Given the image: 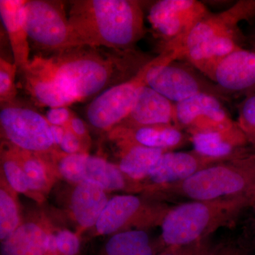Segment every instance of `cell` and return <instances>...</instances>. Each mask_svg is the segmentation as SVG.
Returning <instances> with one entry per match:
<instances>
[{
	"mask_svg": "<svg viewBox=\"0 0 255 255\" xmlns=\"http://www.w3.org/2000/svg\"><path fill=\"white\" fill-rule=\"evenodd\" d=\"M80 46L54 54L36 55L27 68L57 80L80 101L135 76L149 61L135 50Z\"/></svg>",
	"mask_w": 255,
	"mask_h": 255,
	"instance_id": "obj_1",
	"label": "cell"
},
{
	"mask_svg": "<svg viewBox=\"0 0 255 255\" xmlns=\"http://www.w3.org/2000/svg\"><path fill=\"white\" fill-rule=\"evenodd\" d=\"M69 21L80 46L127 51L145 33L140 1L75 0Z\"/></svg>",
	"mask_w": 255,
	"mask_h": 255,
	"instance_id": "obj_2",
	"label": "cell"
},
{
	"mask_svg": "<svg viewBox=\"0 0 255 255\" xmlns=\"http://www.w3.org/2000/svg\"><path fill=\"white\" fill-rule=\"evenodd\" d=\"M142 194L164 203L238 197L255 204V151L250 148L241 155L209 166L182 182L147 187Z\"/></svg>",
	"mask_w": 255,
	"mask_h": 255,
	"instance_id": "obj_3",
	"label": "cell"
},
{
	"mask_svg": "<svg viewBox=\"0 0 255 255\" xmlns=\"http://www.w3.org/2000/svg\"><path fill=\"white\" fill-rule=\"evenodd\" d=\"M255 16V0H241L228 9L199 21L172 55L184 60L210 80L218 64L242 48L239 24Z\"/></svg>",
	"mask_w": 255,
	"mask_h": 255,
	"instance_id": "obj_4",
	"label": "cell"
},
{
	"mask_svg": "<svg viewBox=\"0 0 255 255\" xmlns=\"http://www.w3.org/2000/svg\"><path fill=\"white\" fill-rule=\"evenodd\" d=\"M255 205L245 198L189 201L172 206L161 223L159 243L164 248L189 244L209 237L233 224L242 213Z\"/></svg>",
	"mask_w": 255,
	"mask_h": 255,
	"instance_id": "obj_5",
	"label": "cell"
},
{
	"mask_svg": "<svg viewBox=\"0 0 255 255\" xmlns=\"http://www.w3.org/2000/svg\"><path fill=\"white\" fill-rule=\"evenodd\" d=\"M24 18L28 39L36 49L52 55L80 46L61 1H26Z\"/></svg>",
	"mask_w": 255,
	"mask_h": 255,
	"instance_id": "obj_6",
	"label": "cell"
},
{
	"mask_svg": "<svg viewBox=\"0 0 255 255\" xmlns=\"http://www.w3.org/2000/svg\"><path fill=\"white\" fill-rule=\"evenodd\" d=\"M171 206L143 194L110 198L96 223L93 236H112L122 231L160 226Z\"/></svg>",
	"mask_w": 255,
	"mask_h": 255,
	"instance_id": "obj_7",
	"label": "cell"
},
{
	"mask_svg": "<svg viewBox=\"0 0 255 255\" xmlns=\"http://www.w3.org/2000/svg\"><path fill=\"white\" fill-rule=\"evenodd\" d=\"M177 61L164 53L151 60L146 85L175 104L202 93L228 100L214 82L208 81L194 67Z\"/></svg>",
	"mask_w": 255,
	"mask_h": 255,
	"instance_id": "obj_8",
	"label": "cell"
},
{
	"mask_svg": "<svg viewBox=\"0 0 255 255\" xmlns=\"http://www.w3.org/2000/svg\"><path fill=\"white\" fill-rule=\"evenodd\" d=\"M0 126L4 141L10 145L38 155L58 153L50 124L33 109L14 102L1 106Z\"/></svg>",
	"mask_w": 255,
	"mask_h": 255,
	"instance_id": "obj_9",
	"label": "cell"
},
{
	"mask_svg": "<svg viewBox=\"0 0 255 255\" xmlns=\"http://www.w3.org/2000/svg\"><path fill=\"white\" fill-rule=\"evenodd\" d=\"M196 0H159L149 10L148 20L162 41L161 53L177 51L194 26L209 14Z\"/></svg>",
	"mask_w": 255,
	"mask_h": 255,
	"instance_id": "obj_10",
	"label": "cell"
},
{
	"mask_svg": "<svg viewBox=\"0 0 255 255\" xmlns=\"http://www.w3.org/2000/svg\"><path fill=\"white\" fill-rule=\"evenodd\" d=\"M174 126L189 135L200 132H219L244 135L216 96L202 93L175 104Z\"/></svg>",
	"mask_w": 255,
	"mask_h": 255,
	"instance_id": "obj_11",
	"label": "cell"
},
{
	"mask_svg": "<svg viewBox=\"0 0 255 255\" xmlns=\"http://www.w3.org/2000/svg\"><path fill=\"white\" fill-rule=\"evenodd\" d=\"M150 60L135 76L106 89L88 105L86 116L92 127L110 132L127 119L140 88L146 85V74L150 68Z\"/></svg>",
	"mask_w": 255,
	"mask_h": 255,
	"instance_id": "obj_12",
	"label": "cell"
},
{
	"mask_svg": "<svg viewBox=\"0 0 255 255\" xmlns=\"http://www.w3.org/2000/svg\"><path fill=\"white\" fill-rule=\"evenodd\" d=\"M211 81L228 100L255 94V50L241 48L228 55L215 68Z\"/></svg>",
	"mask_w": 255,
	"mask_h": 255,
	"instance_id": "obj_13",
	"label": "cell"
},
{
	"mask_svg": "<svg viewBox=\"0 0 255 255\" xmlns=\"http://www.w3.org/2000/svg\"><path fill=\"white\" fill-rule=\"evenodd\" d=\"M225 159H227L207 157L194 150L188 152L167 151L151 169L143 184L146 188L182 182L199 171Z\"/></svg>",
	"mask_w": 255,
	"mask_h": 255,
	"instance_id": "obj_14",
	"label": "cell"
},
{
	"mask_svg": "<svg viewBox=\"0 0 255 255\" xmlns=\"http://www.w3.org/2000/svg\"><path fill=\"white\" fill-rule=\"evenodd\" d=\"M110 132V140L119 147L140 145L172 150L190 140V135L174 125L126 127L117 126Z\"/></svg>",
	"mask_w": 255,
	"mask_h": 255,
	"instance_id": "obj_15",
	"label": "cell"
},
{
	"mask_svg": "<svg viewBox=\"0 0 255 255\" xmlns=\"http://www.w3.org/2000/svg\"><path fill=\"white\" fill-rule=\"evenodd\" d=\"M107 191L98 183L84 180L74 187L68 201V214L80 236L95 227L110 200Z\"/></svg>",
	"mask_w": 255,
	"mask_h": 255,
	"instance_id": "obj_16",
	"label": "cell"
},
{
	"mask_svg": "<svg viewBox=\"0 0 255 255\" xmlns=\"http://www.w3.org/2000/svg\"><path fill=\"white\" fill-rule=\"evenodd\" d=\"M174 114L175 103L145 85L140 88L131 112L118 126L174 125Z\"/></svg>",
	"mask_w": 255,
	"mask_h": 255,
	"instance_id": "obj_17",
	"label": "cell"
},
{
	"mask_svg": "<svg viewBox=\"0 0 255 255\" xmlns=\"http://www.w3.org/2000/svg\"><path fill=\"white\" fill-rule=\"evenodd\" d=\"M1 146L21 166L27 179L30 190L34 196V201L38 204L43 203L58 175L55 162H52L48 159V155H38L21 150L5 141L1 143Z\"/></svg>",
	"mask_w": 255,
	"mask_h": 255,
	"instance_id": "obj_18",
	"label": "cell"
},
{
	"mask_svg": "<svg viewBox=\"0 0 255 255\" xmlns=\"http://www.w3.org/2000/svg\"><path fill=\"white\" fill-rule=\"evenodd\" d=\"M54 228L46 216L23 221L9 237L1 241V255H45L48 234Z\"/></svg>",
	"mask_w": 255,
	"mask_h": 255,
	"instance_id": "obj_19",
	"label": "cell"
},
{
	"mask_svg": "<svg viewBox=\"0 0 255 255\" xmlns=\"http://www.w3.org/2000/svg\"><path fill=\"white\" fill-rule=\"evenodd\" d=\"M26 0H1L0 15L9 38L14 63L21 73L29 65L30 42L25 24Z\"/></svg>",
	"mask_w": 255,
	"mask_h": 255,
	"instance_id": "obj_20",
	"label": "cell"
},
{
	"mask_svg": "<svg viewBox=\"0 0 255 255\" xmlns=\"http://www.w3.org/2000/svg\"><path fill=\"white\" fill-rule=\"evenodd\" d=\"M22 75L23 88L38 105L51 108L67 107L81 102L51 77L26 68Z\"/></svg>",
	"mask_w": 255,
	"mask_h": 255,
	"instance_id": "obj_21",
	"label": "cell"
},
{
	"mask_svg": "<svg viewBox=\"0 0 255 255\" xmlns=\"http://www.w3.org/2000/svg\"><path fill=\"white\" fill-rule=\"evenodd\" d=\"M189 135L194 150L212 158H233L251 148L244 135H232L219 132H200Z\"/></svg>",
	"mask_w": 255,
	"mask_h": 255,
	"instance_id": "obj_22",
	"label": "cell"
},
{
	"mask_svg": "<svg viewBox=\"0 0 255 255\" xmlns=\"http://www.w3.org/2000/svg\"><path fill=\"white\" fill-rule=\"evenodd\" d=\"M100 184L108 191H125L142 193L143 183L129 179L121 171L118 164L111 163L102 157L89 155L87 162L86 179Z\"/></svg>",
	"mask_w": 255,
	"mask_h": 255,
	"instance_id": "obj_23",
	"label": "cell"
},
{
	"mask_svg": "<svg viewBox=\"0 0 255 255\" xmlns=\"http://www.w3.org/2000/svg\"><path fill=\"white\" fill-rule=\"evenodd\" d=\"M119 151L121 171L132 181L143 183L159 157L169 150L130 145L119 147Z\"/></svg>",
	"mask_w": 255,
	"mask_h": 255,
	"instance_id": "obj_24",
	"label": "cell"
},
{
	"mask_svg": "<svg viewBox=\"0 0 255 255\" xmlns=\"http://www.w3.org/2000/svg\"><path fill=\"white\" fill-rule=\"evenodd\" d=\"M0 184V240L1 242L14 233L23 221L18 193L10 187L1 174Z\"/></svg>",
	"mask_w": 255,
	"mask_h": 255,
	"instance_id": "obj_25",
	"label": "cell"
},
{
	"mask_svg": "<svg viewBox=\"0 0 255 255\" xmlns=\"http://www.w3.org/2000/svg\"><path fill=\"white\" fill-rule=\"evenodd\" d=\"M148 233L144 230H130L112 235L99 255H134L150 244Z\"/></svg>",
	"mask_w": 255,
	"mask_h": 255,
	"instance_id": "obj_26",
	"label": "cell"
},
{
	"mask_svg": "<svg viewBox=\"0 0 255 255\" xmlns=\"http://www.w3.org/2000/svg\"><path fill=\"white\" fill-rule=\"evenodd\" d=\"M88 156L86 152L73 155L58 152L55 155L54 162L58 175L74 185L83 182L86 179Z\"/></svg>",
	"mask_w": 255,
	"mask_h": 255,
	"instance_id": "obj_27",
	"label": "cell"
},
{
	"mask_svg": "<svg viewBox=\"0 0 255 255\" xmlns=\"http://www.w3.org/2000/svg\"><path fill=\"white\" fill-rule=\"evenodd\" d=\"M1 150V174L16 193L24 194L34 200V196L30 190L27 179L21 166L2 146Z\"/></svg>",
	"mask_w": 255,
	"mask_h": 255,
	"instance_id": "obj_28",
	"label": "cell"
},
{
	"mask_svg": "<svg viewBox=\"0 0 255 255\" xmlns=\"http://www.w3.org/2000/svg\"><path fill=\"white\" fill-rule=\"evenodd\" d=\"M238 127L248 145L255 151V94L247 96L238 105Z\"/></svg>",
	"mask_w": 255,
	"mask_h": 255,
	"instance_id": "obj_29",
	"label": "cell"
},
{
	"mask_svg": "<svg viewBox=\"0 0 255 255\" xmlns=\"http://www.w3.org/2000/svg\"><path fill=\"white\" fill-rule=\"evenodd\" d=\"M18 72L17 67L14 63L6 60H0V101L1 105L14 103L17 94L15 77Z\"/></svg>",
	"mask_w": 255,
	"mask_h": 255,
	"instance_id": "obj_30",
	"label": "cell"
},
{
	"mask_svg": "<svg viewBox=\"0 0 255 255\" xmlns=\"http://www.w3.org/2000/svg\"><path fill=\"white\" fill-rule=\"evenodd\" d=\"M214 245L209 236L189 244L166 247L157 255H210Z\"/></svg>",
	"mask_w": 255,
	"mask_h": 255,
	"instance_id": "obj_31",
	"label": "cell"
},
{
	"mask_svg": "<svg viewBox=\"0 0 255 255\" xmlns=\"http://www.w3.org/2000/svg\"><path fill=\"white\" fill-rule=\"evenodd\" d=\"M57 248L60 255H79L81 249V240L78 233L68 229L55 231Z\"/></svg>",
	"mask_w": 255,
	"mask_h": 255,
	"instance_id": "obj_32",
	"label": "cell"
},
{
	"mask_svg": "<svg viewBox=\"0 0 255 255\" xmlns=\"http://www.w3.org/2000/svg\"><path fill=\"white\" fill-rule=\"evenodd\" d=\"M210 255H251V248L243 240H226L214 244Z\"/></svg>",
	"mask_w": 255,
	"mask_h": 255,
	"instance_id": "obj_33",
	"label": "cell"
},
{
	"mask_svg": "<svg viewBox=\"0 0 255 255\" xmlns=\"http://www.w3.org/2000/svg\"><path fill=\"white\" fill-rule=\"evenodd\" d=\"M66 131L61 143L59 145L63 153L67 155L82 153V142L81 140L68 127H65Z\"/></svg>",
	"mask_w": 255,
	"mask_h": 255,
	"instance_id": "obj_34",
	"label": "cell"
},
{
	"mask_svg": "<svg viewBox=\"0 0 255 255\" xmlns=\"http://www.w3.org/2000/svg\"><path fill=\"white\" fill-rule=\"evenodd\" d=\"M71 112L67 107L51 108L47 112L46 118L50 125L66 127L71 119Z\"/></svg>",
	"mask_w": 255,
	"mask_h": 255,
	"instance_id": "obj_35",
	"label": "cell"
},
{
	"mask_svg": "<svg viewBox=\"0 0 255 255\" xmlns=\"http://www.w3.org/2000/svg\"><path fill=\"white\" fill-rule=\"evenodd\" d=\"M81 140L87 137V131L86 126L83 121L78 117H72L68 125L67 126Z\"/></svg>",
	"mask_w": 255,
	"mask_h": 255,
	"instance_id": "obj_36",
	"label": "cell"
},
{
	"mask_svg": "<svg viewBox=\"0 0 255 255\" xmlns=\"http://www.w3.org/2000/svg\"><path fill=\"white\" fill-rule=\"evenodd\" d=\"M164 249V247L162 246L158 239L155 241L151 242L149 246L145 247L141 251L137 253L134 255H157L159 252Z\"/></svg>",
	"mask_w": 255,
	"mask_h": 255,
	"instance_id": "obj_37",
	"label": "cell"
},
{
	"mask_svg": "<svg viewBox=\"0 0 255 255\" xmlns=\"http://www.w3.org/2000/svg\"><path fill=\"white\" fill-rule=\"evenodd\" d=\"M50 131H51L52 137H53L55 145L59 146L63 140L66 128L65 127H59V126L50 125Z\"/></svg>",
	"mask_w": 255,
	"mask_h": 255,
	"instance_id": "obj_38",
	"label": "cell"
},
{
	"mask_svg": "<svg viewBox=\"0 0 255 255\" xmlns=\"http://www.w3.org/2000/svg\"><path fill=\"white\" fill-rule=\"evenodd\" d=\"M254 208L255 212L254 216L252 219L251 228V241L249 242L250 246L251 249L255 250V205L253 206Z\"/></svg>",
	"mask_w": 255,
	"mask_h": 255,
	"instance_id": "obj_39",
	"label": "cell"
},
{
	"mask_svg": "<svg viewBox=\"0 0 255 255\" xmlns=\"http://www.w3.org/2000/svg\"><path fill=\"white\" fill-rule=\"evenodd\" d=\"M253 44H254V46H255V41H253Z\"/></svg>",
	"mask_w": 255,
	"mask_h": 255,
	"instance_id": "obj_40",
	"label": "cell"
},
{
	"mask_svg": "<svg viewBox=\"0 0 255 255\" xmlns=\"http://www.w3.org/2000/svg\"><path fill=\"white\" fill-rule=\"evenodd\" d=\"M60 255L59 254H52V255Z\"/></svg>",
	"mask_w": 255,
	"mask_h": 255,
	"instance_id": "obj_41",
	"label": "cell"
}]
</instances>
